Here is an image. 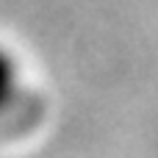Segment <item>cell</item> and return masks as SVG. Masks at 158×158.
Returning a JSON list of instances; mask_svg holds the SVG:
<instances>
[{"instance_id": "1", "label": "cell", "mask_w": 158, "mask_h": 158, "mask_svg": "<svg viewBox=\"0 0 158 158\" xmlns=\"http://www.w3.org/2000/svg\"><path fill=\"white\" fill-rule=\"evenodd\" d=\"M19 61L8 47L0 44V114H6L19 94Z\"/></svg>"}]
</instances>
